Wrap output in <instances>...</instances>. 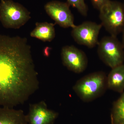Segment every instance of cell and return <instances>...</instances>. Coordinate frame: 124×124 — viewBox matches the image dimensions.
<instances>
[{
  "label": "cell",
  "mask_w": 124,
  "mask_h": 124,
  "mask_svg": "<svg viewBox=\"0 0 124 124\" xmlns=\"http://www.w3.org/2000/svg\"><path fill=\"white\" fill-rule=\"evenodd\" d=\"M39 86L27 38L0 34V107L23 104Z\"/></svg>",
  "instance_id": "1"
},
{
  "label": "cell",
  "mask_w": 124,
  "mask_h": 124,
  "mask_svg": "<svg viewBox=\"0 0 124 124\" xmlns=\"http://www.w3.org/2000/svg\"><path fill=\"white\" fill-rule=\"evenodd\" d=\"M107 89V76L102 71L85 76L78 80L73 87L77 95L85 102L92 101L100 97Z\"/></svg>",
  "instance_id": "2"
},
{
  "label": "cell",
  "mask_w": 124,
  "mask_h": 124,
  "mask_svg": "<svg viewBox=\"0 0 124 124\" xmlns=\"http://www.w3.org/2000/svg\"><path fill=\"white\" fill-rule=\"evenodd\" d=\"M102 26L110 34L116 37L124 29V4L109 0L99 10Z\"/></svg>",
  "instance_id": "3"
},
{
  "label": "cell",
  "mask_w": 124,
  "mask_h": 124,
  "mask_svg": "<svg viewBox=\"0 0 124 124\" xmlns=\"http://www.w3.org/2000/svg\"><path fill=\"white\" fill-rule=\"evenodd\" d=\"M30 14L19 3L11 0H1L0 22L5 28L19 29L30 20Z\"/></svg>",
  "instance_id": "4"
},
{
  "label": "cell",
  "mask_w": 124,
  "mask_h": 124,
  "mask_svg": "<svg viewBox=\"0 0 124 124\" xmlns=\"http://www.w3.org/2000/svg\"><path fill=\"white\" fill-rule=\"evenodd\" d=\"M98 45V55L107 66L112 69L123 64L124 49L116 37H104Z\"/></svg>",
  "instance_id": "5"
},
{
  "label": "cell",
  "mask_w": 124,
  "mask_h": 124,
  "mask_svg": "<svg viewBox=\"0 0 124 124\" xmlns=\"http://www.w3.org/2000/svg\"><path fill=\"white\" fill-rule=\"evenodd\" d=\"M102 27L101 24L86 21L72 28L71 34L78 44L93 48L98 44V36Z\"/></svg>",
  "instance_id": "6"
},
{
  "label": "cell",
  "mask_w": 124,
  "mask_h": 124,
  "mask_svg": "<svg viewBox=\"0 0 124 124\" xmlns=\"http://www.w3.org/2000/svg\"><path fill=\"white\" fill-rule=\"evenodd\" d=\"M70 6L67 2L52 1L45 5V9L47 14L60 26L72 28L75 25Z\"/></svg>",
  "instance_id": "7"
},
{
  "label": "cell",
  "mask_w": 124,
  "mask_h": 124,
  "mask_svg": "<svg viewBox=\"0 0 124 124\" xmlns=\"http://www.w3.org/2000/svg\"><path fill=\"white\" fill-rule=\"evenodd\" d=\"M61 56L63 65L75 73H82L88 66V59L86 54L73 46H63L61 50Z\"/></svg>",
  "instance_id": "8"
},
{
  "label": "cell",
  "mask_w": 124,
  "mask_h": 124,
  "mask_svg": "<svg viewBox=\"0 0 124 124\" xmlns=\"http://www.w3.org/2000/svg\"><path fill=\"white\" fill-rule=\"evenodd\" d=\"M27 115L28 124H53L59 114L49 109L45 102L42 101L30 104Z\"/></svg>",
  "instance_id": "9"
},
{
  "label": "cell",
  "mask_w": 124,
  "mask_h": 124,
  "mask_svg": "<svg viewBox=\"0 0 124 124\" xmlns=\"http://www.w3.org/2000/svg\"><path fill=\"white\" fill-rule=\"evenodd\" d=\"M0 124H28L27 115L21 109L0 107Z\"/></svg>",
  "instance_id": "10"
},
{
  "label": "cell",
  "mask_w": 124,
  "mask_h": 124,
  "mask_svg": "<svg viewBox=\"0 0 124 124\" xmlns=\"http://www.w3.org/2000/svg\"><path fill=\"white\" fill-rule=\"evenodd\" d=\"M108 89L122 93L124 91V64L112 69L107 77Z\"/></svg>",
  "instance_id": "11"
},
{
  "label": "cell",
  "mask_w": 124,
  "mask_h": 124,
  "mask_svg": "<svg viewBox=\"0 0 124 124\" xmlns=\"http://www.w3.org/2000/svg\"><path fill=\"white\" fill-rule=\"evenodd\" d=\"M54 25L51 23H37L35 28L31 32L30 36L44 42H50L55 37Z\"/></svg>",
  "instance_id": "12"
},
{
  "label": "cell",
  "mask_w": 124,
  "mask_h": 124,
  "mask_svg": "<svg viewBox=\"0 0 124 124\" xmlns=\"http://www.w3.org/2000/svg\"><path fill=\"white\" fill-rule=\"evenodd\" d=\"M111 118L112 124H124V91L113 103Z\"/></svg>",
  "instance_id": "13"
},
{
  "label": "cell",
  "mask_w": 124,
  "mask_h": 124,
  "mask_svg": "<svg viewBox=\"0 0 124 124\" xmlns=\"http://www.w3.org/2000/svg\"><path fill=\"white\" fill-rule=\"evenodd\" d=\"M67 2L70 6L77 9L78 12L84 16H86L88 14V7L85 0H67Z\"/></svg>",
  "instance_id": "14"
},
{
  "label": "cell",
  "mask_w": 124,
  "mask_h": 124,
  "mask_svg": "<svg viewBox=\"0 0 124 124\" xmlns=\"http://www.w3.org/2000/svg\"><path fill=\"white\" fill-rule=\"evenodd\" d=\"M109 0H91V3L95 8L99 10Z\"/></svg>",
  "instance_id": "15"
},
{
  "label": "cell",
  "mask_w": 124,
  "mask_h": 124,
  "mask_svg": "<svg viewBox=\"0 0 124 124\" xmlns=\"http://www.w3.org/2000/svg\"><path fill=\"white\" fill-rule=\"evenodd\" d=\"M122 32L123 33V35H122V44L124 49V29Z\"/></svg>",
  "instance_id": "16"
},
{
  "label": "cell",
  "mask_w": 124,
  "mask_h": 124,
  "mask_svg": "<svg viewBox=\"0 0 124 124\" xmlns=\"http://www.w3.org/2000/svg\"><path fill=\"white\" fill-rule=\"evenodd\" d=\"M123 4H124V3Z\"/></svg>",
  "instance_id": "17"
}]
</instances>
